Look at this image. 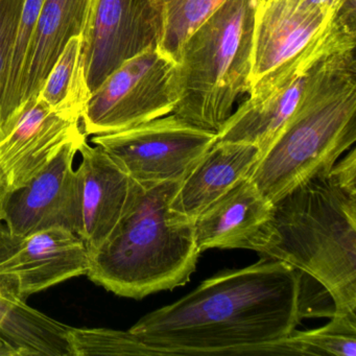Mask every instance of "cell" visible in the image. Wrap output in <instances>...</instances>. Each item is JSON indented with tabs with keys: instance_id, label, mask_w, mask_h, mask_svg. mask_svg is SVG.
<instances>
[{
	"instance_id": "4",
	"label": "cell",
	"mask_w": 356,
	"mask_h": 356,
	"mask_svg": "<svg viewBox=\"0 0 356 356\" xmlns=\"http://www.w3.org/2000/svg\"><path fill=\"white\" fill-rule=\"evenodd\" d=\"M354 51L332 54L316 65L299 107L250 174L270 203L328 174L355 143Z\"/></svg>"
},
{
	"instance_id": "15",
	"label": "cell",
	"mask_w": 356,
	"mask_h": 356,
	"mask_svg": "<svg viewBox=\"0 0 356 356\" xmlns=\"http://www.w3.org/2000/svg\"><path fill=\"white\" fill-rule=\"evenodd\" d=\"M272 208L249 177L239 181L193 220L200 252L245 249L270 218Z\"/></svg>"
},
{
	"instance_id": "26",
	"label": "cell",
	"mask_w": 356,
	"mask_h": 356,
	"mask_svg": "<svg viewBox=\"0 0 356 356\" xmlns=\"http://www.w3.org/2000/svg\"><path fill=\"white\" fill-rule=\"evenodd\" d=\"M0 356H22V352L12 345L9 341H6L3 337H0Z\"/></svg>"
},
{
	"instance_id": "17",
	"label": "cell",
	"mask_w": 356,
	"mask_h": 356,
	"mask_svg": "<svg viewBox=\"0 0 356 356\" xmlns=\"http://www.w3.org/2000/svg\"><path fill=\"white\" fill-rule=\"evenodd\" d=\"M89 7L90 0H44L26 62L22 106L38 95L70 38L83 35Z\"/></svg>"
},
{
	"instance_id": "8",
	"label": "cell",
	"mask_w": 356,
	"mask_h": 356,
	"mask_svg": "<svg viewBox=\"0 0 356 356\" xmlns=\"http://www.w3.org/2000/svg\"><path fill=\"white\" fill-rule=\"evenodd\" d=\"M341 47L333 33H324L291 61L252 85L249 99L216 133L218 140L252 143L264 154L299 107L314 68Z\"/></svg>"
},
{
	"instance_id": "21",
	"label": "cell",
	"mask_w": 356,
	"mask_h": 356,
	"mask_svg": "<svg viewBox=\"0 0 356 356\" xmlns=\"http://www.w3.org/2000/svg\"><path fill=\"white\" fill-rule=\"evenodd\" d=\"M43 3L44 0H24L10 51L5 87L0 99V130L22 108L26 62Z\"/></svg>"
},
{
	"instance_id": "25",
	"label": "cell",
	"mask_w": 356,
	"mask_h": 356,
	"mask_svg": "<svg viewBox=\"0 0 356 356\" xmlns=\"http://www.w3.org/2000/svg\"><path fill=\"white\" fill-rule=\"evenodd\" d=\"M0 297L6 298V299L11 300L13 302L24 301L20 298L17 287L3 277H0Z\"/></svg>"
},
{
	"instance_id": "11",
	"label": "cell",
	"mask_w": 356,
	"mask_h": 356,
	"mask_svg": "<svg viewBox=\"0 0 356 356\" xmlns=\"http://www.w3.org/2000/svg\"><path fill=\"white\" fill-rule=\"evenodd\" d=\"M88 270V250L76 233L51 228L17 236L0 225V277L17 287L22 300Z\"/></svg>"
},
{
	"instance_id": "3",
	"label": "cell",
	"mask_w": 356,
	"mask_h": 356,
	"mask_svg": "<svg viewBox=\"0 0 356 356\" xmlns=\"http://www.w3.org/2000/svg\"><path fill=\"white\" fill-rule=\"evenodd\" d=\"M180 183L133 181L124 216L107 239L88 252L91 281L132 299L188 282L201 252L193 220L172 208Z\"/></svg>"
},
{
	"instance_id": "19",
	"label": "cell",
	"mask_w": 356,
	"mask_h": 356,
	"mask_svg": "<svg viewBox=\"0 0 356 356\" xmlns=\"http://www.w3.org/2000/svg\"><path fill=\"white\" fill-rule=\"evenodd\" d=\"M82 49L83 35L70 38L37 95L53 111L80 122L91 97L81 64Z\"/></svg>"
},
{
	"instance_id": "20",
	"label": "cell",
	"mask_w": 356,
	"mask_h": 356,
	"mask_svg": "<svg viewBox=\"0 0 356 356\" xmlns=\"http://www.w3.org/2000/svg\"><path fill=\"white\" fill-rule=\"evenodd\" d=\"M281 355L356 356L355 314H333L330 322L307 331L296 329L275 346Z\"/></svg>"
},
{
	"instance_id": "14",
	"label": "cell",
	"mask_w": 356,
	"mask_h": 356,
	"mask_svg": "<svg viewBox=\"0 0 356 356\" xmlns=\"http://www.w3.org/2000/svg\"><path fill=\"white\" fill-rule=\"evenodd\" d=\"M76 168L81 193L79 236L88 252L97 250L111 234L124 216L133 180L99 145L83 139Z\"/></svg>"
},
{
	"instance_id": "23",
	"label": "cell",
	"mask_w": 356,
	"mask_h": 356,
	"mask_svg": "<svg viewBox=\"0 0 356 356\" xmlns=\"http://www.w3.org/2000/svg\"><path fill=\"white\" fill-rule=\"evenodd\" d=\"M72 356L160 355L128 331L109 328H74L68 331Z\"/></svg>"
},
{
	"instance_id": "6",
	"label": "cell",
	"mask_w": 356,
	"mask_h": 356,
	"mask_svg": "<svg viewBox=\"0 0 356 356\" xmlns=\"http://www.w3.org/2000/svg\"><path fill=\"white\" fill-rule=\"evenodd\" d=\"M176 62L157 45L116 68L92 93L81 118L86 136L120 132L174 112Z\"/></svg>"
},
{
	"instance_id": "16",
	"label": "cell",
	"mask_w": 356,
	"mask_h": 356,
	"mask_svg": "<svg viewBox=\"0 0 356 356\" xmlns=\"http://www.w3.org/2000/svg\"><path fill=\"white\" fill-rule=\"evenodd\" d=\"M261 155L260 147L252 143L216 141L181 181L172 209L195 220L210 204L249 177Z\"/></svg>"
},
{
	"instance_id": "2",
	"label": "cell",
	"mask_w": 356,
	"mask_h": 356,
	"mask_svg": "<svg viewBox=\"0 0 356 356\" xmlns=\"http://www.w3.org/2000/svg\"><path fill=\"white\" fill-rule=\"evenodd\" d=\"M245 249L307 275L328 293L335 314H355L356 191L332 172L301 183L275 202Z\"/></svg>"
},
{
	"instance_id": "9",
	"label": "cell",
	"mask_w": 356,
	"mask_h": 356,
	"mask_svg": "<svg viewBox=\"0 0 356 356\" xmlns=\"http://www.w3.org/2000/svg\"><path fill=\"white\" fill-rule=\"evenodd\" d=\"M161 24L158 0H90L81 55L90 92L127 60L158 45Z\"/></svg>"
},
{
	"instance_id": "22",
	"label": "cell",
	"mask_w": 356,
	"mask_h": 356,
	"mask_svg": "<svg viewBox=\"0 0 356 356\" xmlns=\"http://www.w3.org/2000/svg\"><path fill=\"white\" fill-rule=\"evenodd\" d=\"M226 0H158L161 33L158 49L175 62L191 34Z\"/></svg>"
},
{
	"instance_id": "5",
	"label": "cell",
	"mask_w": 356,
	"mask_h": 356,
	"mask_svg": "<svg viewBox=\"0 0 356 356\" xmlns=\"http://www.w3.org/2000/svg\"><path fill=\"white\" fill-rule=\"evenodd\" d=\"M257 0H226L185 41L175 70L172 113L218 133L251 87Z\"/></svg>"
},
{
	"instance_id": "10",
	"label": "cell",
	"mask_w": 356,
	"mask_h": 356,
	"mask_svg": "<svg viewBox=\"0 0 356 356\" xmlns=\"http://www.w3.org/2000/svg\"><path fill=\"white\" fill-rule=\"evenodd\" d=\"M85 138L83 135L64 145L26 185L9 191L3 224L12 234L63 228L79 235L81 193L74 160Z\"/></svg>"
},
{
	"instance_id": "24",
	"label": "cell",
	"mask_w": 356,
	"mask_h": 356,
	"mask_svg": "<svg viewBox=\"0 0 356 356\" xmlns=\"http://www.w3.org/2000/svg\"><path fill=\"white\" fill-rule=\"evenodd\" d=\"M24 0H0V99L5 87L10 51Z\"/></svg>"
},
{
	"instance_id": "1",
	"label": "cell",
	"mask_w": 356,
	"mask_h": 356,
	"mask_svg": "<svg viewBox=\"0 0 356 356\" xmlns=\"http://www.w3.org/2000/svg\"><path fill=\"white\" fill-rule=\"evenodd\" d=\"M307 275L280 260L226 270L145 314L129 330L160 355L276 354L303 318L318 316Z\"/></svg>"
},
{
	"instance_id": "12",
	"label": "cell",
	"mask_w": 356,
	"mask_h": 356,
	"mask_svg": "<svg viewBox=\"0 0 356 356\" xmlns=\"http://www.w3.org/2000/svg\"><path fill=\"white\" fill-rule=\"evenodd\" d=\"M85 135L81 122L31 97L0 130V177L12 191L26 185L60 149Z\"/></svg>"
},
{
	"instance_id": "13",
	"label": "cell",
	"mask_w": 356,
	"mask_h": 356,
	"mask_svg": "<svg viewBox=\"0 0 356 356\" xmlns=\"http://www.w3.org/2000/svg\"><path fill=\"white\" fill-rule=\"evenodd\" d=\"M335 16L312 9L303 1L257 0L251 86L299 55L329 28Z\"/></svg>"
},
{
	"instance_id": "18",
	"label": "cell",
	"mask_w": 356,
	"mask_h": 356,
	"mask_svg": "<svg viewBox=\"0 0 356 356\" xmlns=\"http://www.w3.org/2000/svg\"><path fill=\"white\" fill-rule=\"evenodd\" d=\"M70 328L26 301L0 297V337L15 346L22 356H72Z\"/></svg>"
},
{
	"instance_id": "28",
	"label": "cell",
	"mask_w": 356,
	"mask_h": 356,
	"mask_svg": "<svg viewBox=\"0 0 356 356\" xmlns=\"http://www.w3.org/2000/svg\"><path fill=\"white\" fill-rule=\"evenodd\" d=\"M293 1H303L304 3V0H293Z\"/></svg>"
},
{
	"instance_id": "7",
	"label": "cell",
	"mask_w": 356,
	"mask_h": 356,
	"mask_svg": "<svg viewBox=\"0 0 356 356\" xmlns=\"http://www.w3.org/2000/svg\"><path fill=\"white\" fill-rule=\"evenodd\" d=\"M90 141L135 182L159 184L181 182L218 141V134L172 113L120 132L95 135Z\"/></svg>"
},
{
	"instance_id": "27",
	"label": "cell",
	"mask_w": 356,
	"mask_h": 356,
	"mask_svg": "<svg viewBox=\"0 0 356 356\" xmlns=\"http://www.w3.org/2000/svg\"><path fill=\"white\" fill-rule=\"evenodd\" d=\"M8 193H9V191L0 177V225L3 224V220H5V206Z\"/></svg>"
}]
</instances>
